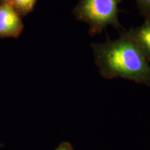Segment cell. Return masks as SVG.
Wrapping results in <instances>:
<instances>
[{
    "label": "cell",
    "instance_id": "cell-7",
    "mask_svg": "<svg viewBox=\"0 0 150 150\" xmlns=\"http://www.w3.org/2000/svg\"><path fill=\"white\" fill-rule=\"evenodd\" d=\"M54 150H74V149L69 142H63Z\"/></svg>",
    "mask_w": 150,
    "mask_h": 150
},
{
    "label": "cell",
    "instance_id": "cell-4",
    "mask_svg": "<svg viewBox=\"0 0 150 150\" xmlns=\"http://www.w3.org/2000/svg\"><path fill=\"white\" fill-rule=\"evenodd\" d=\"M131 36L147 61H150V17L136 29L129 30Z\"/></svg>",
    "mask_w": 150,
    "mask_h": 150
},
{
    "label": "cell",
    "instance_id": "cell-5",
    "mask_svg": "<svg viewBox=\"0 0 150 150\" xmlns=\"http://www.w3.org/2000/svg\"><path fill=\"white\" fill-rule=\"evenodd\" d=\"M37 0H13V5L23 13H28L33 10Z\"/></svg>",
    "mask_w": 150,
    "mask_h": 150
},
{
    "label": "cell",
    "instance_id": "cell-6",
    "mask_svg": "<svg viewBox=\"0 0 150 150\" xmlns=\"http://www.w3.org/2000/svg\"><path fill=\"white\" fill-rule=\"evenodd\" d=\"M140 13L145 18L150 17V0H136Z\"/></svg>",
    "mask_w": 150,
    "mask_h": 150
},
{
    "label": "cell",
    "instance_id": "cell-2",
    "mask_svg": "<svg viewBox=\"0 0 150 150\" xmlns=\"http://www.w3.org/2000/svg\"><path fill=\"white\" fill-rule=\"evenodd\" d=\"M122 0H79L73 13L79 21L89 27V33H100L108 26L122 29L118 20L119 5Z\"/></svg>",
    "mask_w": 150,
    "mask_h": 150
},
{
    "label": "cell",
    "instance_id": "cell-3",
    "mask_svg": "<svg viewBox=\"0 0 150 150\" xmlns=\"http://www.w3.org/2000/svg\"><path fill=\"white\" fill-rule=\"evenodd\" d=\"M23 25L13 6L4 3L0 6V35L16 36L21 32Z\"/></svg>",
    "mask_w": 150,
    "mask_h": 150
},
{
    "label": "cell",
    "instance_id": "cell-1",
    "mask_svg": "<svg viewBox=\"0 0 150 150\" xmlns=\"http://www.w3.org/2000/svg\"><path fill=\"white\" fill-rule=\"evenodd\" d=\"M94 58L100 74L105 79L120 78L150 85V66L135 42L130 31L118 38L93 43Z\"/></svg>",
    "mask_w": 150,
    "mask_h": 150
}]
</instances>
